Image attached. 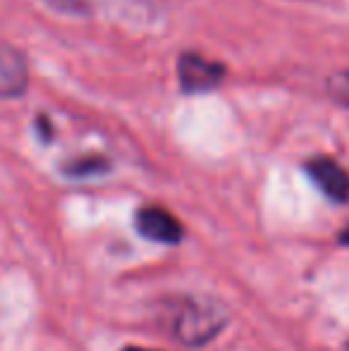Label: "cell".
Listing matches in <instances>:
<instances>
[{"instance_id":"cell-4","label":"cell","mask_w":349,"mask_h":351,"mask_svg":"<svg viewBox=\"0 0 349 351\" xmlns=\"http://www.w3.org/2000/svg\"><path fill=\"white\" fill-rule=\"evenodd\" d=\"M306 175L311 182L335 204L349 201V172L337 160L326 156H318L306 162Z\"/></svg>"},{"instance_id":"cell-3","label":"cell","mask_w":349,"mask_h":351,"mask_svg":"<svg viewBox=\"0 0 349 351\" xmlns=\"http://www.w3.org/2000/svg\"><path fill=\"white\" fill-rule=\"evenodd\" d=\"M136 232L144 239L160 241V244H180L184 237V227L173 213H168L160 206H146L134 217Z\"/></svg>"},{"instance_id":"cell-11","label":"cell","mask_w":349,"mask_h":351,"mask_svg":"<svg viewBox=\"0 0 349 351\" xmlns=\"http://www.w3.org/2000/svg\"><path fill=\"white\" fill-rule=\"evenodd\" d=\"M347 351H349V344H347Z\"/></svg>"},{"instance_id":"cell-2","label":"cell","mask_w":349,"mask_h":351,"mask_svg":"<svg viewBox=\"0 0 349 351\" xmlns=\"http://www.w3.org/2000/svg\"><path fill=\"white\" fill-rule=\"evenodd\" d=\"M177 74H180V86L184 93H204L223 82L225 67L208 58L184 53L177 62Z\"/></svg>"},{"instance_id":"cell-9","label":"cell","mask_w":349,"mask_h":351,"mask_svg":"<svg viewBox=\"0 0 349 351\" xmlns=\"http://www.w3.org/2000/svg\"><path fill=\"white\" fill-rule=\"evenodd\" d=\"M340 244L342 246H349V227L345 232H340Z\"/></svg>"},{"instance_id":"cell-8","label":"cell","mask_w":349,"mask_h":351,"mask_svg":"<svg viewBox=\"0 0 349 351\" xmlns=\"http://www.w3.org/2000/svg\"><path fill=\"white\" fill-rule=\"evenodd\" d=\"M38 125H41V130H43V139L51 141V125H48L46 117H41V120H38Z\"/></svg>"},{"instance_id":"cell-10","label":"cell","mask_w":349,"mask_h":351,"mask_svg":"<svg viewBox=\"0 0 349 351\" xmlns=\"http://www.w3.org/2000/svg\"><path fill=\"white\" fill-rule=\"evenodd\" d=\"M122 351H158V349H146V347H125Z\"/></svg>"},{"instance_id":"cell-7","label":"cell","mask_w":349,"mask_h":351,"mask_svg":"<svg viewBox=\"0 0 349 351\" xmlns=\"http://www.w3.org/2000/svg\"><path fill=\"white\" fill-rule=\"evenodd\" d=\"M328 93H330L333 101H337L349 108V70L340 72V74H333V77L328 79Z\"/></svg>"},{"instance_id":"cell-6","label":"cell","mask_w":349,"mask_h":351,"mask_svg":"<svg viewBox=\"0 0 349 351\" xmlns=\"http://www.w3.org/2000/svg\"><path fill=\"white\" fill-rule=\"evenodd\" d=\"M108 170H110V160L103 156H82V158H75V160L62 165V172H65L67 177H75V180L96 177Z\"/></svg>"},{"instance_id":"cell-5","label":"cell","mask_w":349,"mask_h":351,"mask_svg":"<svg viewBox=\"0 0 349 351\" xmlns=\"http://www.w3.org/2000/svg\"><path fill=\"white\" fill-rule=\"evenodd\" d=\"M29 86V67L17 48L0 43V98H19Z\"/></svg>"},{"instance_id":"cell-1","label":"cell","mask_w":349,"mask_h":351,"mask_svg":"<svg viewBox=\"0 0 349 351\" xmlns=\"http://www.w3.org/2000/svg\"><path fill=\"white\" fill-rule=\"evenodd\" d=\"M225 320L218 315L215 308H206L201 304H189L175 320V332L177 339H182L189 347L204 344L213 339L215 335L223 330Z\"/></svg>"}]
</instances>
